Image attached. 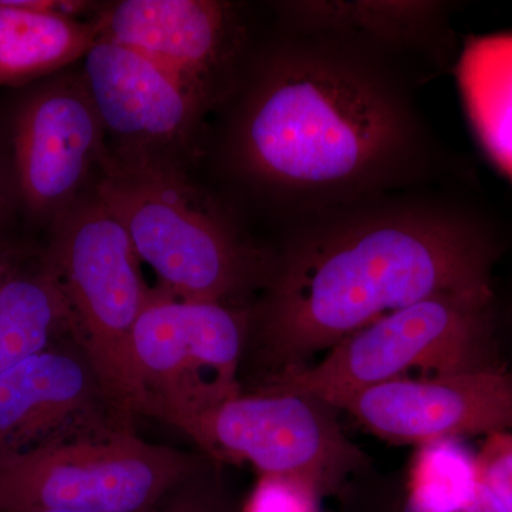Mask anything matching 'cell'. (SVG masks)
Instances as JSON below:
<instances>
[{"mask_svg":"<svg viewBox=\"0 0 512 512\" xmlns=\"http://www.w3.org/2000/svg\"><path fill=\"white\" fill-rule=\"evenodd\" d=\"M282 9L299 35L346 40L384 57L441 40L447 18L444 3L413 0L293 2Z\"/></svg>","mask_w":512,"mask_h":512,"instance_id":"cell-15","label":"cell"},{"mask_svg":"<svg viewBox=\"0 0 512 512\" xmlns=\"http://www.w3.org/2000/svg\"><path fill=\"white\" fill-rule=\"evenodd\" d=\"M26 512H82V511H70V510H35Z\"/></svg>","mask_w":512,"mask_h":512,"instance_id":"cell-24","label":"cell"},{"mask_svg":"<svg viewBox=\"0 0 512 512\" xmlns=\"http://www.w3.org/2000/svg\"><path fill=\"white\" fill-rule=\"evenodd\" d=\"M363 512H505L483 484L466 500H434L402 491L392 498L363 508Z\"/></svg>","mask_w":512,"mask_h":512,"instance_id":"cell-20","label":"cell"},{"mask_svg":"<svg viewBox=\"0 0 512 512\" xmlns=\"http://www.w3.org/2000/svg\"><path fill=\"white\" fill-rule=\"evenodd\" d=\"M478 478L505 512H512V433L485 437L476 454Z\"/></svg>","mask_w":512,"mask_h":512,"instance_id":"cell-19","label":"cell"},{"mask_svg":"<svg viewBox=\"0 0 512 512\" xmlns=\"http://www.w3.org/2000/svg\"><path fill=\"white\" fill-rule=\"evenodd\" d=\"M23 255L18 249L0 244V286L23 265Z\"/></svg>","mask_w":512,"mask_h":512,"instance_id":"cell-22","label":"cell"},{"mask_svg":"<svg viewBox=\"0 0 512 512\" xmlns=\"http://www.w3.org/2000/svg\"><path fill=\"white\" fill-rule=\"evenodd\" d=\"M494 326L493 288L437 293L357 330L316 365L265 383L332 404L416 370L426 377L490 369Z\"/></svg>","mask_w":512,"mask_h":512,"instance_id":"cell-5","label":"cell"},{"mask_svg":"<svg viewBox=\"0 0 512 512\" xmlns=\"http://www.w3.org/2000/svg\"><path fill=\"white\" fill-rule=\"evenodd\" d=\"M202 466V457L123 430L2 464L0 512H150Z\"/></svg>","mask_w":512,"mask_h":512,"instance_id":"cell-8","label":"cell"},{"mask_svg":"<svg viewBox=\"0 0 512 512\" xmlns=\"http://www.w3.org/2000/svg\"><path fill=\"white\" fill-rule=\"evenodd\" d=\"M393 444L512 433V372L504 367L392 380L330 404Z\"/></svg>","mask_w":512,"mask_h":512,"instance_id":"cell-12","label":"cell"},{"mask_svg":"<svg viewBox=\"0 0 512 512\" xmlns=\"http://www.w3.org/2000/svg\"><path fill=\"white\" fill-rule=\"evenodd\" d=\"M13 184L26 211L59 217L109 154L99 116L82 79L37 87L15 111L12 123Z\"/></svg>","mask_w":512,"mask_h":512,"instance_id":"cell-11","label":"cell"},{"mask_svg":"<svg viewBox=\"0 0 512 512\" xmlns=\"http://www.w3.org/2000/svg\"><path fill=\"white\" fill-rule=\"evenodd\" d=\"M460 83L481 146L512 180V33L471 40Z\"/></svg>","mask_w":512,"mask_h":512,"instance_id":"cell-16","label":"cell"},{"mask_svg":"<svg viewBox=\"0 0 512 512\" xmlns=\"http://www.w3.org/2000/svg\"><path fill=\"white\" fill-rule=\"evenodd\" d=\"M96 25L100 39L153 60L210 106L231 82L242 49L234 8L214 0H123Z\"/></svg>","mask_w":512,"mask_h":512,"instance_id":"cell-13","label":"cell"},{"mask_svg":"<svg viewBox=\"0 0 512 512\" xmlns=\"http://www.w3.org/2000/svg\"><path fill=\"white\" fill-rule=\"evenodd\" d=\"M251 309L238 303L187 301L154 288L130 342L138 416L178 429L241 393L238 373Z\"/></svg>","mask_w":512,"mask_h":512,"instance_id":"cell-6","label":"cell"},{"mask_svg":"<svg viewBox=\"0 0 512 512\" xmlns=\"http://www.w3.org/2000/svg\"><path fill=\"white\" fill-rule=\"evenodd\" d=\"M67 338L66 305L45 266H20L0 286V375Z\"/></svg>","mask_w":512,"mask_h":512,"instance_id":"cell-17","label":"cell"},{"mask_svg":"<svg viewBox=\"0 0 512 512\" xmlns=\"http://www.w3.org/2000/svg\"><path fill=\"white\" fill-rule=\"evenodd\" d=\"M318 495L285 478L262 477L247 512H316Z\"/></svg>","mask_w":512,"mask_h":512,"instance_id":"cell-21","label":"cell"},{"mask_svg":"<svg viewBox=\"0 0 512 512\" xmlns=\"http://www.w3.org/2000/svg\"><path fill=\"white\" fill-rule=\"evenodd\" d=\"M430 148L387 57L309 35L259 64L234 133L249 180L298 200L306 217L400 190Z\"/></svg>","mask_w":512,"mask_h":512,"instance_id":"cell-2","label":"cell"},{"mask_svg":"<svg viewBox=\"0 0 512 512\" xmlns=\"http://www.w3.org/2000/svg\"><path fill=\"white\" fill-rule=\"evenodd\" d=\"M497 256L487 222L441 200L390 192L309 215L272 256L251 309L249 339L266 380L308 366L387 313L493 288Z\"/></svg>","mask_w":512,"mask_h":512,"instance_id":"cell-1","label":"cell"},{"mask_svg":"<svg viewBox=\"0 0 512 512\" xmlns=\"http://www.w3.org/2000/svg\"><path fill=\"white\" fill-rule=\"evenodd\" d=\"M100 174L93 191L126 228L141 264L157 275L158 291L245 305L248 293L264 286L272 256L249 244L177 165L107 154Z\"/></svg>","mask_w":512,"mask_h":512,"instance_id":"cell-3","label":"cell"},{"mask_svg":"<svg viewBox=\"0 0 512 512\" xmlns=\"http://www.w3.org/2000/svg\"><path fill=\"white\" fill-rule=\"evenodd\" d=\"M150 512H238L222 490L214 471L202 466L165 495Z\"/></svg>","mask_w":512,"mask_h":512,"instance_id":"cell-18","label":"cell"},{"mask_svg":"<svg viewBox=\"0 0 512 512\" xmlns=\"http://www.w3.org/2000/svg\"><path fill=\"white\" fill-rule=\"evenodd\" d=\"M131 429L134 420L113 402L73 338L0 375V466Z\"/></svg>","mask_w":512,"mask_h":512,"instance_id":"cell-9","label":"cell"},{"mask_svg":"<svg viewBox=\"0 0 512 512\" xmlns=\"http://www.w3.org/2000/svg\"><path fill=\"white\" fill-rule=\"evenodd\" d=\"M87 2L0 0V87L22 86L83 59L99 39Z\"/></svg>","mask_w":512,"mask_h":512,"instance_id":"cell-14","label":"cell"},{"mask_svg":"<svg viewBox=\"0 0 512 512\" xmlns=\"http://www.w3.org/2000/svg\"><path fill=\"white\" fill-rule=\"evenodd\" d=\"M335 407L275 384L238 393L178 427L218 463L252 464L318 498L340 494L365 456L340 429Z\"/></svg>","mask_w":512,"mask_h":512,"instance_id":"cell-7","label":"cell"},{"mask_svg":"<svg viewBox=\"0 0 512 512\" xmlns=\"http://www.w3.org/2000/svg\"><path fill=\"white\" fill-rule=\"evenodd\" d=\"M84 84L111 157L174 164L210 107L187 83L136 50L97 39L83 57Z\"/></svg>","mask_w":512,"mask_h":512,"instance_id":"cell-10","label":"cell"},{"mask_svg":"<svg viewBox=\"0 0 512 512\" xmlns=\"http://www.w3.org/2000/svg\"><path fill=\"white\" fill-rule=\"evenodd\" d=\"M9 200L10 188L8 178H6L2 164H0V222L6 217V212H8L9 208Z\"/></svg>","mask_w":512,"mask_h":512,"instance_id":"cell-23","label":"cell"},{"mask_svg":"<svg viewBox=\"0 0 512 512\" xmlns=\"http://www.w3.org/2000/svg\"><path fill=\"white\" fill-rule=\"evenodd\" d=\"M40 262L62 295L74 342L113 402L136 420L130 342L154 288L126 228L93 191L53 221Z\"/></svg>","mask_w":512,"mask_h":512,"instance_id":"cell-4","label":"cell"}]
</instances>
